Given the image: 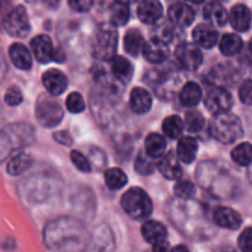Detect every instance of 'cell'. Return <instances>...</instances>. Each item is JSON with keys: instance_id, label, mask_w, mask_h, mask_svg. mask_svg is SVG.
I'll return each mask as SVG.
<instances>
[{"instance_id": "f5cc1de1", "label": "cell", "mask_w": 252, "mask_h": 252, "mask_svg": "<svg viewBox=\"0 0 252 252\" xmlns=\"http://www.w3.org/2000/svg\"><path fill=\"white\" fill-rule=\"evenodd\" d=\"M52 61L57 62V63H63L65 61V53L62 48H56L53 51V56H52Z\"/></svg>"}, {"instance_id": "7c38bea8", "label": "cell", "mask_w": 252, "mask_h": 252, "mask_svg": "<svg viewBox=\"0 0 252 252\" xmlns=\"http://www.w3.org/2000/svg\"><path fill=\"white\" fill-rule=\"evenodd\" d=\"M204 105H206L207 110L214 115L229 112L233 106V97L225 88L213 86L212 89H209L204 97Z\"/></svg>"}, {"instance_id": "f6af8a7d", "label": "cell", "mask_w": 252, "mask_h": 252, "mask_svg": "<svg viewBox=\"0 0 252 252\" xmlns=\"http://www.w3.org/2000/svg\"><path fill=\"white\" fill-rule=\"evenodd\" d=\"M5 102L6 105L11 106V107H15V106L21 105L22 100H24V96H22L21 90L16 86H11L9 90L5 93V97H4Z\"/></svg>"}, {"instance_id": "ffe728a7", "label": "cell", "mask_w": 252, "mask_h": 252, "mask_svg": "<svg viewBox=\"0 0 252 252\" xmlns=\"http://www.w3.org/2000/svg\"><path fill=\"white\" fill-rule=\"evenodd\" d=\"M42 83L52 96H58L65 91L68 86V79L65 74L58 69H49L42 76Z\"/></svg>"}, {"instance_id": "7a4b0ae2", "label": "cell", "mask_w": 252, "mask_h": 252, "mask_svg": "<svg viewBox=\"0 0 252 252\" xmlns=\"http://www.w3.org/2000/svg\"><path fill=\"white\" fill-rule=\"evenodd\" d=\"M169 217L172 224L192 240H206L214 233L204 207L192 198L172 199L169 204Z\"/></svg>"}, {"instance_id": "ba28073f", "label": "cell", "mask_w": 252, "mask_h": 252, "mask_svg": "<svg viewBox=\"0 0 252 252\" xmlns=\"http://www.w3.org/2000/svg\"><path fill=\"white\" fill-rule=\"evenodd\" d=\"M123 211L133 219H144L152 216L153 202L144 189L139 187L129 189L121 199Z\"/></svg>"}, {"instance_id": "680465c9", "label": "cell", "mask_w": 252, "mask_h": 252, "mask_svg": "<svg viewBox=\"0 0 252 252\" xmlns=\"http://www.w3.org/2000/svg\"><path fill=\"white\" fill-rule=\"evenodd\" d=\"M187 1H191V2H194V4H201V2H203L204 0H187Z\"/></svg>"}, {"instance_id": "ab89813d", "label": "cell", "mask_w": 252, "mask_h": 252, "mask_svg": "<svg viewBox=\"0 0 252 252\" xmlns=\"http://www.w3.org/2000/svg\"><path fill=\"white\" fill-rule=\"evenodd\" d=\"M185 123H186L187 130L191 133H198L204 128V121L203 115L196 110H191L186 113L185 117Z\"/></svg>"}, {"instance_id": "8d00e7d4", "label": "cell", "mask_w": 252, "mask_h": 252, "mask_svg": "<svg viewBox=\"0 0 252 252\" xmlns=\"http://www.w3.org/2000/svg\"><path fill=\"white\" fill-rule=\"evenodd\" d=\"M130 16L129 6L115 1L110 7V17L113 26H125Z\"/></svg>"}, {"instance_id": "7402d4cb", "label": "cell", "mask_w": 252, "mask_h": 252, "mask_svg": "<svg viewBox=\"0 0 252 252\" xmlns=\"http://www.w3.org/2000/svg\"><path fill=\"white\" fill-rule=\"evenodd\" d=\"M133 73H134L133 65L127 58L122 56H115L111 59V75L117 83H129Z\"/></svg>"}, {"instance_id": "1f68e13d", "label": "cell", "mask_w": 252, "mask_h": 252, "mask_svg": "<svg viewBox=\"0 0 252 252\" xmlns=\"http://www.w3.org/2000/svg\"><path fill=\"white\" fill-rule=\"evenodd\" d=\"M33 164V158L29 153H17L9 160L6 166L7 174L11 176H20Z\"/></svg>"}, {"instance_id": "52a82bcc", "label": "cell", "mask_w": 252, "mask_h": 252, "mask_svg": "<svg viewBox=\"0 0 252 252\" xmlns=\"http://www.w3.org/2000/svg\"><path fill=\"white\" fill-rule=\"evenodd\" d=\"M211 135L223 144H233L244 134V128L238 116L230 112L216 115L209 125Z\"/></svg>"}, {"instance_id": "ac0fdd59", "label": "cell", "mask_w": 252, "mask_h": 252, "mask_svg": "<svg viewBox=\"0 0 252 252\" xmlns=\"http://www.w3.org/2000/svg\"><path fill=\"white\" fill-rule=\"evenodd\" d=\"M213 221L218 226L229 230H236L241 226L243 218L240 214L229 207H219L213 213Z\"/></svg>"}, {"instance_id": "e575fe53", "label": "cell", "mask_w": 252, "mask_h": 252, "mask_svg": "<svg viewBox=\"0 0 252 252\" xmlns=\"http://www.w3.org/2000/svg\"><path fill=\"white\" fill-rule=\"evenodd\" d=\"M123 46H125L126 52L132 57H138L142 52L143 46H144V37L139 30L132 29L126 33L125 39H123Z\"/></svg>"}, {"instance_id": "bcb514c9", "label": "cell", "mask_w": 252, "mask_h": 252, "mask_svg": "<svg viewBox=\"0 0 252 252\" xmlns=\"http://www.w3.org/2000/svg\"><path fill=\"white\" fill-rule=\"evenodd\" d=\"M239 96L243 103L250 106L252 102V81L251 79H246L239 90Z\"/></svg>"}, {"instance_id": "c3c4849f", "label": "cell", "mask_w": 252, "mask_h": 252, "mask_svg": "<svg viewBox=\"0 0 252 252\" xmlns=\"http://www.w3.org/2000/svg\"><path fill=\"white\" fill-rule=\"evenodd\" d=\"M90 155H91V158H90L91 167L95 165L97 169H101L103 165H106V155L103 154L102 150H100L98 148H94V149L91 150Z\"/></svg>"}, {"instance_id": "816d5d0a", "label": "cell", "mask_w": 252, "mask_h": 252, "mask_svg": "<svg viewBox=\"0 0 252 252\" xmlns=\"http://www.w3.org/2000/svg\"><path fill=\"white\" fill-rule=\"evenodd\" d=\"M153 252H171V248L167 240H162L153 245Z\"/></svg>"}, {"instance_id": "b9f144b4", "label": "cell", "mask_w": 252, "mask_h": 252, "mask_svg": "<svg viewBox=\"0 0 252 252\" xmlns=\"http://www.w3.org/2000/svg\"><path fill=\"white\" fill-rule=\"evenodd\" d=\"M66 108H68L69 112L71 113H81L84 110H85V101H84V97L81 96V94L79 93H70L66 97Z\"/></svg>"}, {"instance_id": "9c48e42d", "label": "cell", "mask_w": 252, "mask_h": 252, "mask_svg": "<svg viewBox=\"0 0 252 252\" xmlns=\"http://www.w3.org/2000/svg\"><path fill=\"white\" fill-rule=\"evenodd\" d=\"M34 115L39 125L46 128H53L63 121L64 110L58 100L52 96L41 95L36 102Z\"/></svg>"}, {"instance_id": "44dd1931", "label": "cell", "mask_w": 252, "mask_h": 252, "mask_svg": "<svg viewBox=\"0 0 252 252\" xmlns=\"http://www.w3.org/2000/svg\"><path fill=\"white\" fill-rule=\"evenodd\" d=\"M192 37H193L194 42L198 46L211 49L218 43L219 33L212 25L199 24L194 27L193 32H192Z\"/></svg>"}, {"instance_id": "f1b7e54d", "label": "cell", "mask_w": 252, "mask_h": 252, "mask_svg": "<svg viewBox=\"0 0 252 252\" xmlns=\"http://www.w3.org/2000/svg\"><path fill=\"white\" fill-rule=\"evenodd\" d=\"M202 95L203 94H202L201 86L193 81H189L185 85H182L179 98L181 105L186 106V107H194L201 102Z\"/></svg>"}, {"instance_id": "d6a6232c", "label": "cell", "mask_w": 252, "mask_h": 252, "mask_svg": "<svg viewBox=\"0 0 252 252\" xmlns=\"http://www.w3.org/2000/svg\"><path fill=\"white\" fill-rule=\"evenodd\" d=\"M166 139L158 133H150L145 139V154L152 159H158L165 155Z\"/></svg>"}, {"instance_id": "83f0119b", "label": "cell", "mask_w": 252, "mask_h": 252, "mask_svg": "<svg viewBox=\"0 0 252 252\" xmlns=\"http://www.w3.org/2000/svg\"><path fill=\"white\" fill-rule=\"evenodd\" d=\"M203 16L208 22L214 26L221 27L228 22V12L226 9L218 1H211L204 6Z\"/></svg>"}, {"instance_id": "30bf717a", "label": "cell", "mask_w": 252, "mask_h": 252, "mask_svg": "<svg viewBox=\"0 0 252 252\" xmlns=\"http://www.w3.org/2000/svg\"><path fill=\"white\" fill-rule=\"evenodd\" d=\"M118 44V33L112 26H103L98 30L93 44V56L98 61H111L115 57Z\"/></svg>"}, {"instance_id": "cb8c5ba5", "label": "cell", "mask_w": 252, "mask_h": 252, "mask_svg": "<svg viewBox=\"0 0 252 252\" xmlns=\"http://www.w3.org/2000/svg\"><path fill=\"white\" fill-rule=\"evenodd\" d=\"M158 167L162 176L171 181L179 180L182 176V167L174 152H169L166 155H164L158 164Z\"/></svg>"}, {"instance_id": "f907efd6", "label": "cell", "mask_w": 252, "mask_h": 252, "mask_svg": "<svg viewBox=\"0 0 252 252\" xmlns=\"http://www.w3.org/2000/svg\"><path fill=\"white\" fill-rule=\"evenodd\" d=\"M53 138L57 143L64 145V147H70L73 144V139H71L70 134L66 130H61V132L54 133Z\"/></svg>"}, {"instance_id": "3957f363", "label": "cell", "mask_w": 252, "mask_h": 252, "mask_svg": "<svg viewBox=\"0 0 252 252\" xmlns=\"http://www.w3.org/2000/svg\"><path fill=\"white\" fill-rule=\"evenodd\" d=\"M197 182L219 199H229L240 192V180L225 161L207 160L201 162L196 172Z\"/></svg>"}, {"instance_id": "8992f818", "label": "cell", "mask_w": 252, "mask_h": 252, "mask_svg": "<svg viewBox=\"0 0 252 252\" xmlns=\"http://www.w3.org/2000/svg\"><path fill=\"white\" fill-rule=\"evenodd\" d=\"M36 139V130L25 122L11 123L0 130V164L11 157L12 153L29 147Z\"/></svg>"}, {"instance_id": "681fc988", "label": "cell", "mask_w": 252, "mask_h": 252, "mask_svg": "<svg viewBox=\"0 0 252 252\" xmlns=\"http://www.w3.org/2000/svg\"><path fill=\"white\" fill-rule=\"evenodd\" d=\"M239 249L241 252H251V228H246L239 238Z\"/></svg>"}, {"instance_id": "4316f807", "label": "cell", "mask_w": 252, "mask_h": 252, "mask_svg": "<svg viewBox=\"0 0 252 252\" xmlns=\"http://www.w3.org/2000/svg\"><path fill=\"white\" fill-rule=\"evenodd\" d=\"M12 64L21 70H29L32 66V56L29 48L22 43H12L9 48Z\"/></svg>"}, {"instance_id": "484cf974", "label": "cell", "mask_w": 252, "mask_h": 252, "mask_svg": "<svg viewBox=\"0 0 252 252\" xmlns=\"http://www.w3.org/2000/svg\"><path fill=\"white\" fill-rule=\"evenodd\" d=\"M129 105L133 112L143 115L150 111L153 105V97L145 89L134 88L130 93Z\"/></svg>"}, {"instance_id": "603a6c76", "label": "cell", "mask_w": 252, "mask_h": 252, "mask_svg": "<svg viewBox=\"0 0 252 252\" xmlns=\"http://www.w3.org/2000/svg\"><path fill=\"white\" fill-rule=\"evenodd\" d=\"M31 48L34 57L39 63H48L52 61L53 56V43L47 34H38L31 41Z\"/></svg>"}, {"instance_id": "8fae6325", "label": "cell", "mask_w": 252, "mask_h": 252, "mask_svg": "<svg viewBox=\"0 0 252 252\" xmlns=\"http://www.w3.org/2000/svg\"><path fill=\"white\" fill-rule=\"evenodd\" d=\"M1 25L10 36L16 37V38H24L31 31L29 15L22 5L9 10V12L2 19Z\"/></svg>"}, {"instance_id": "5bb4252c", "label": "cell", "mask_w": 252, "mask_h": 252, "mask_svg": "<svg viewBox=\"0 0 252 252\" xmlns=\"http://www.w3.org/2000/svg\"><path fill=\"white\" fill-rule=\"evenodd\" d=\"M170 24L176 27H189L194 21L196 12L193 7L185 2H175L167 11Z\"/></svg>"}, {"instance_id": "74e56055", "label": "cell", "mask_w": 252, "mask_h": 252, "mask_svg": "<svg viewBox=\"0 0 252 252\" xmlns=\"http://www.w3.org/2000/svg\"><path fill=\"white\" fill-rule=\"evenodd\" d=\"M105 182L110 189H121L127 185V175L118 167H112L105 172Z\"/></svg>"}, {"instance_id": "d590c367", "label": "cell", "mask_w": 252, "mask_h": 252, "mask_svg": "<svg viewBox=\"0 0 252 252\" xmlns=\"http://www.w3.org/2000/svg\"><path fill=\"white\" fill-rule=\"evenodd\" d=\"M184 121L181 120L180 116H169L167 118H165L164 122H162V130H164L165 135L171 139H177L179 137H181L182 132H184Z\"/></svg>"}, {"instance_id": "7dc6e473", "label": "cell", "mask_w": 252, "mask_h": 252, "mask_svg": "<svg viewBox=\"0 0 252 252\" xmlns=\"http://www.w3.org/2000/svg\"><path fill=\"white\" fill-rule=\"evenodd\" d=\"M69 6L78 12H86L93 7L94 0H68Z\"/></svg>"}, {"instance_id": "2e32d148", "label": "cell", "mask_w": 252, "mask_h": 252, "mask_svg": "<svg viewBox=\"0 0 252 252\" xmlns=\"http://www.w3.org/2000/svg\"><path fill=\"white\" fill-rule=\"evenodd\" d=\"M142 52L144 58L153 64H162L169 56L167 44L157 37H153L148 42H144Z\"/></svg>"}, {"instance_id": "6f0895ef", "label": "cell", "mask_w": 252, "mask_h": 252, "mask_svg": "<svg viewBox=\"0 0 252 252\" xmlns=\"http://www.w3.org/2000/svg\"><path fill=\"white\" fill-rule=\"evenodd\" d=\"M115 1H117V2H121V4L129 5V4H132V2L137 1V0H115Z\"/></svg>"}, {"instance_id": "5b68a950", "label": "cell", "mask_w": 252, "mask_h": 252, "mask_svg": "<svg viewBox=\"0 0 252 252\" xmlns=\"http://www.w3.org/2000/svg\"><path fill=\"white\" fill-rule=\"evenodd\" d=\"M144 80L153 89L155 95L161 100H171L180 88H182L184 76L172 64L153 68L145 74Z\"/></svg>"}, {"instance_id": "f35d334b", "label": "cell", "mask_w": 252, "mask_h": 252, "mask_svg": "<svg viewBox=\"0 0 252 252\" xmlns=\"http://www.w3.org/2000/svg\"><path fill=\"white\" fill-rule=\"evenodd\" d=\"M231 158L240 166H250L252 160V148L250 143H243L234 148L231 152Z\"/></svg>"}, {"instance_id": "9f6ffc18", "label": "cell", "mask_w": 252, "mask_h": 252, "mask_svg": "<svg viewBox=\"0 0 252 252\" xmlns=\"http://www.w3.org/2000/svg\"><path fill=\"white\" fill-rule=\"evenodd\" d=\"M171 252H189V249L186 248V246L179 245V246H176V248L172 249Z\"/></svg>"}, {"instance_id": "db71d44e", "label": "cell", "mask_w": 252, "mask_h": 252, "mask_svg": "<svg viewBox=\"0 0 252 252\" xmlns=\"http://www.w3.org/2000/svg\"><path fill=\"white\" fill-rule=\"evenodd\" d=\"M42 1H43V4L51 10L58 9L59 4H61V0H42Z\"/></svg>"}, {"instance_id": "e0dca14e", "label": "cell", "mask_w": 252, "mask_h": 252, "mask_svg": "<svg viewBox=\"0 0 252 252\" xmlns=\"http://www.w3.org/2000/svg\"><path fill=\"white\" fill-rule=\"evenodd\" d=\"M164 7L159 0H143L137 7L138 19L147 25H154L161 19Z\"/></svg>"}, {"instance_id": "7bdbcfd3", "label": "cell", "mask_w": 252, "mask_h": 252, "mask_svg": "<svg viewBox=\"0 0 252 252\" xmlns=\"http://www.w3.org/2000/svg\"><path fill=\"white\" fill-rule=\"evenodd\" d=\"M176 198L181 199H191L192 196L196 193V186L191 181H179L175 185L174 189Z\"/></svg>"}, {"instance_id": "ee69618b", "label": "cell", "mask_w": 252, "mask_h": 252, "mask_svg": "<svg viewBox=\"0 0 252 252\" xmlns=\"http://www.w3.org/2000/svg\"><path fill=\"white\" fill-rule=\"evenodd\" d=\"M70 159L73 161V164L75 165V167L78 170H80L81 172H90L93 170L90 164V160L85 157V155L81 154L78 150H71L70 152Z\"/></svg>"}, {"instance_id": "d6986e66", "label": "cell", "mask_w": 252, "mask_h": 252, "mask_svg": "<svg viewBox=\"0 0 252 252\" xmlns=\"http://www.w3.org/2000/svg\"><path fill=\"white\" fill-rule=\"evenodd\" d=\"M88 246L91 252H111L113 249V236L110 228L105 224L96 228L93 239L89 240Z\"/></svg>"}, {"instance_id": "11a10c76", "label": "cell", "mask_w": 252, "mask_h": 252, "mask_svg": "<svg viewBox=\"0 0 252 252\" xmlns=\"http://www.w3.org/2000/svg\"><path fill=\"white\" fill-rule=\"evenodd\" d=\"M6 71H7V65H6V63H5L2 54H0V81L4 79Z\"/></svg>"}, {"instance_id": "277c9868", "label": "cell", "mask_w": 252, "mask_h": 252, "mask_svg": "<svg viewBox=\"0 0 252 252\" xmlns=\"http://www.w3.org/2000/svg\"><path fill=\"white\" fill-rule=\"evenodd\" d=\"M62 181L56 174L37 172L19 184V194L26 203L39 204L53 197L61 189Z\"/></svg>"}, {"instance_id": "60d3db41", "label": "cell", "mask_w": 252, "mask_h": 252, "mask_svg": "<svg viewBox=\"0 0 252 252\" xmlns=\"http://www.w3.org/2000/svg\"><path fill=\"white\" fill-rule=\"evenodd\" d=\"M153 160L154 159L148 157L145 153L140 152L139 155L137 157V160H135V171L140 175H144V176L153 174L155 170V165Z\"/></svg>"}, {"instance_id": "836d02e7", "label": "cell", "mask_w": 252, "mask_h": 252, "mask_svg": "<svg viewBox=\"0 0 252 252\" xmlns=\"http://www.w3.org/2000/svg\"><path fill=\"white\" fill-rule=\"evenodd\" d=\"M244 48V42L235 33H225L219 42V49L226 57H233L240 53Z\"/></svg>"}, {"instance_id": "f546056e", "label": "cell", "mask_w": 252, "mask_h": 252, "mask_svg": "<svg viewBox=\"0 0 252 252\" xmlns=\"http://www.w3.org/2000/svg\"><path fill=\"white\" fill-rule=\"evenodd\" d=\"M142 235L145 241L150 244H157L162 240H166L167 230L160 221L148 220L142 226Z\"/></svg>"}, {"instance_id": "4fadbf2b", "label": "cell", "mask_w": 252, "mask_h": 252, "mask_svg": "<svg viewBox=\"0 0 252 252\" xmlns=\"http://www.w3.org/2000/svg\"><path fill=\"white\" fill-rule=\"evenodd\" d=\"M177 62L184 69L189 71H194L203 63V54L201 49L193 43H181L177 46L175 52Z\"/></svg>"}, {"instance_id": "6da1fadb", "label": "cell", "mask_w": 252, "mask_h": 252, "mask_svg": "<svg viewBox=\"0 0 252 252\" xmlns=\"http://www.w3.org/2000/svg\"><path fill=\"white\" fill-rule=\"evenodd\" d=\"M43 240L47 248L54 252H83L88 248V229L75 217H58L46 224Z\"/></svg>"}, {"instance_id": "4dcf8cb0", "label": "cell", "mask_w": 252, "mask_h": 252, "mask_svg": "<svg viewBox=\"0 0 252 252\" xmlns=\"http://www.w3.org/2000/svg\"><path fill=\"white\" fill-rule=\"evenodd\" d=\"M198 152V143L193 137H184L177 144V159L186 164L194 161Z\"/></svg>"}, {"instance_id": "9a60e30c", "label": "cell", "mask_w": 252, "mask_h": 252, "mask_svg": "<svg viewBox=\"0 0 252 252\" xmlns=\"http://www.w3.org/2000/svg\"><path fill=\"white\" fill-rule=\"evenodd\" d=\"M239 79V71L233 64L221 63L214 66L208 75V80L216 86L224 88L226 85H231Z\"/></svg>"}, {"instance_id": "d4e9b609", "label": "cell", "mask_w": 252, "mask_h": 252, "mask_svg": "<svg viewBox=\"0 0 252 252\" xmlns=\"http://www.w3.org/2000/svg\"><path fill=\"white\" fill-rule=\"evenodd\" d=\"M228 20L236 31L246 32L251 26V12L246 5L238 4L231 9Z\"/></svg>"}]
</instances>
